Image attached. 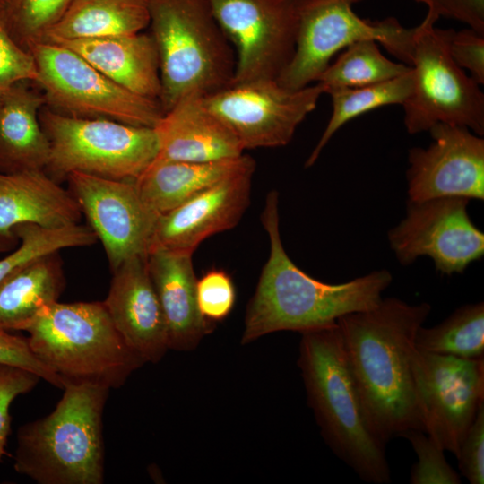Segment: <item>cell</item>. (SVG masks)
I'll return each instance as SVG.
<instances>
[{"label":"cell","instance_id":"6da1fadb","mask_svg":"<svg viewBox=\"0 0 484 484\" xmlns=\"http://www.w3.org/2000/svg\"><path fill=\"white\" fill-rule=\"evenodd\" d=\"M430 312L427 302L411 305L386 298L371 309L337 320L367 419L386 445L409 429L423 431L410 352L418 329Z\"/></svg>","mask_w":484,"mask_h":484},{"label":"cell","instance_id":"7a4b0ae2","mask_svg":"<svg viewBox=\"0 0 484 484\" xmlns=\"http://www.w3.org/2000/svg\"><path fill=\"white\" fill-rule=\"evenodd\" d=\"M261 220L270 253L246 309L243 344L274 332L302 333L322 328L344 315L371 309L382 300V293L393 281L388 270L332 284L311 277L291 261L281 238L275 190L266 196Z\"/></svg>","mask_w":484,"mask_h":484},{"label":"cell","instance_id":"3957f363","mask_svg":"<svg viewBox=\"0 0 484 484\" xmlns=\"http://www.w3.org/2000/svg\"><path fill=\"white\" fill-rule=\"evenodd\" d=\"M301 334L298 364L324 441L362 480L389 483L386 444L367 419L337 322Z\"/></svg>","mask_w":484,"mask_h":484},{"label":"cell","instance_id":"277c9868","mask_svg":"<svg viewBox=\"0 0 484 484\" xmlns=\"http://www.w3.org/2000/svg\"><path fill=\"white\" fill-rule=\"evenodd\" d=\"M109 389L67 385L55 410L22 425L13 468L39 484H102L103 413Z\"/></svg>","mask_w":484,"mask_h":484},{"label":"cell","instance_id":"5b68a950","mask_svg":"<svg viewBox=\"0 0 484 484\" xmlns=\"http://www.w3.org/2000/svg\"><path fill=\"white\" fill-rule=\"evenodd\" d=\"M34 355L67 385L117 389L144 362L116 328L103 303L46 307L27 329Z\"/></svg>","mask_w":484,"mask_h":484},{"label":"cell","instance_id":"8992f818","mask_svg":"<svg viewBox=\"0 0 484 484\" xmlns=\"http://www.w3.org/2000/svg\"><path fill=\"white\" fill-rule=\"evenodd\" d=\"M149 11L163 113L183 98L204 97L232 83L235 53L209 0H149Z\"/></svg>","mask_w":484,"mask_h":484},{"label":"cell","instance_id":"52a82bcc","mask_svg":"<svg viewBox=\"0 0 484 484\" xmlns=\"http://www.w3.org/2000/svg\"><path fill=\"white\" fill-rule=\"evenodd\" d=\"M39 121L50 144L45 170L57 182L73 172L134 181L158 155L152 127L74 117L48 108L40 110Z\"/></svg>","mask_w":484,"mask_h":484},{"label":"cell","instance_id":"ba28073f","mask_svg":"<svg viewBox=\"0 0 484 484\" xmlns=\"http://www.w3.org/2000/svg\"><path fill=\"white\" fill-rule=\"evenodd\" d=\"M363 0H299L293 56L277 82L291 90L316 82L340 50L364 39L380 43L402 63L411 65L414 28L396 18L371 21L353 5Z\"/></svg>","mask_w":484,"mask_h":484},{"label":"cell","instance_id":"9c48e42d","mask_svg":"<svg viewBox=\"0 0 484 484\" xmlns=\"http://www.w3.org/2000/svg\"><path fill=\"white\" fill-rule=\"evenodd\" d=\"M450 29L422 22L414 28L412 91L404 102V125L411 134L437 124L467 127L484 134V94L456 65L448 50Z\"/></svg>","mask_w":484,"mask_h":484},{"label":"cell","instance_id":"30bf717a","mask_svg":"<svg viewBox=\"0 0 484 484\" xmlns=\"http://www.w3.org/2000/svg\"><path fill=\"white\" fill-rule=\"evenodd\" d=\"M28 50L38 69L35 82L53 111L152 128L163 115L159 100L125 90L64 45L40 41Z\"/></svg>","mask_w":484,"mask_h":484},{"label":"cell","instance_id":"8fae6325","mask_svg":"<svg viewBox=\"0 0 484 484\" xmlns=\"http://www.w3.org/2000/svg\"><path fill=\"white\" fill-rule=\"evenodd\" d=\"M410 366L423 432L456 456L484 402V358L436 354L413 345Z\"/></svg>","mask_w":484,"mask_h":484},{"label":"cell","instance_id":"7c38bea8","mask_svg":"<svg viewBox=\"0 0 484 484\" xmlns=\"http://www.w3.org/2000/svg\"><path fill=\"white\" fill-rule=\"evenodd\" d=\"M232 46V83L277 80L296 46L299 0H209Z\"/></svg>","mask_w":484,"mask_h":484},{"label":"cell","instance_id":"4fadbf2b","mask_svg":"<svg viewBox=\"0 0 484 484\" xmlns=\"http://www.w3.org/2000/svg\"><path fill=\"white\" fill-rule=\"evenodd\" d=\"M322 94L318 82L291 90L277 80H257L231 83L203 101L246 150L287 145Z\"/></svg>","mask_w":484,"mask_h":484},{"label":"cell","instance_id":"5bb4252c","mask_svg":"<svg viewBox=\"0 0 484 484\" xmlns=\"http://www.w3.org/2000/svg\"><path fill=\"white\" fill-rule=\"evenodd\" d=\"M470 199L445 196L407 201L406 215L389 229L391 249L402 265L430 257L443 274L462 273L484 255V234L468 214Z\"/></svg>","mask_w":484,"mask_h":484},{"label":"cell","instance_id":"9a60e30c","mask_svg":"<svg viewBox=\"0 0 484 484\" xmlns=\"http://www.w3.org/2000/svg\"><path fill=\"white\" fill-rule=\"evenodd\" d=\"M67 178L111 270L131 257L148 255L159 214L143 201L134 180L82 172H73Z\"/></svg>","mask_w":484,"mask_h":484},{"label":"cell","instance_id":"2e32d148","mask_svg":"<svg viewBox=\"0 0 484 484\" xmlns=\"http://www.w3.org/2000/svg\"><path fill=\"white\" fill-rule=\"evenodd\" d=\"M432 142L408 151V200L445 196L484 200V139L459 125L432 126Z\"/></svg>","mask_w":484,"mask_h":484},{"label":"cell","instance_id":"e0dca14e","mask_svg":"<svg viewBox=\"0 0 484 484\" xmlns=\"http://www.w3.org/2000/svg\"><path fill=\"white\" fill-rule=\"evenodd\" d=\"M255 169L229 176L160 214L149 252L155 248L194 252L205 238L235 227L249 205Z\"/></svg>","mask_w":484,"mask_h":484},{"label":"cell","instance_id":"ac0fdd59","mask_svg":"<svg viewBox=\"0 0 484 484\" xmlns=\"http://www.w3.org/2000/svg\"><path fill=\"white\" fill-rule=\"evenodd\" d=\"M103 301L116 328L145 362H158L169 349L166 319L151 280L146 256H134L112 270Z\"/></svg>","mask_w":484,"mask_h":484},{"label":"cell","instance_id":"d6986e66","mask_svg":"<svg viewBox=\"0 0 484 484\" xmlns=\"http://www.w3.org/2000/svg\"><path fill=\"white\" fill-rule=\"evenodd\" d=\"M82 214L73 194L45 169L0 172V252L18 241L13 229L20 224L61 229L79 224Z\"/></svg>","mask_w":484,"mask_h":484},{"label":"cell","instance_id":"ffe728a7","mask_svg":"<svg viewBox=\"0 0 484 484\" xmlns=\"http://www.w3.org/2000/svg\"><path fill=\"white\" fill-rule=\"evenodd\" d=\"M153 129L158 141L157 159L209 162L244 154L238 139L209 109L202 96L178 100L163 113Z\"/></svg>","mask_w":484,"mask_h":484},{"label":"cell","instance_id":"44dd1931","mask_svg":"<svg viewBox=\"0 0 484 484\" xmlns=\"http://www.w3.org/2000/svg\"><path fill=\"white\" fill-rule=\"evenodd\" d=\"M193 253L155 248L147 255L149 274L167 323L169 349L191 350L212 330L198 308Z\"/></svg>","mask_w":484,"mask_h":484},{"label":"cell","instance_id":"7402d4cb","mask_svg":"<svg viewBox=\"0 0 484 484\" xmlns=\"http://www.w3.org/2000/svg\"><path fill=\"white\" fill-rule=\"evenodd\" d=\"M64 45L125 90L159 100L160 59L155 42L143 31L57 42Z\"/></svg>","mask_w":484,"mask_h":484},{"label":"cell","instance_id":"603a6c76","mask_svg":"<svg viewBox=\"0 0 484 484\" xmlns=\"http://www.w3.org/2000/svg\"><path fill=\"white\" fill-rule=\"evenodd\" d=\"M28 82L14 84L0 95V172L45 169L50 144L39 121L42 94Z\"/></svg>","mask_w":484,"mask_h":484},{"label":"cell","instance_id":"cb8c5ba5","mask_svg":"<svg viewBox=\"0 0 484 484\" xmlns=\"http://www.w3.org/2000/svg\"><path fill=\"white\" fill-rule=\"evenodd\" d=\"M255 168L248 155L224 160L188 162L155 159L134 180L147 205L156 213L169 212L236 173Z\"/></svg>","mask_w":484,"mask_h":484},{"label":"cell","instance_id":"d4e9b609","mask_svg":"<svg viewBox=\"0 0 484 484\" xmlns=\"http://www.w3.org/2000/svg\"><path fill=\"white\" fill-rule=\"evenodd\" d=\"M65 287L58 252L40 256L0 282V329L27 331Z\"/></svg>","mask_w":484,"mask_h":484},{"label":"cell","instance_id":"484cf974","mask_svg":"<svg viewBox=\"0 0 484 484\" xmlns=\"http://www.w3.org/2000/svg\"><path fill=\"white\" fill-rule=\"evenodd\" d=\"M149 23V0H72L43 41L136 33Z\"/></svg>","mask_w":484,"mask_h":484},{"label":"cell","instance_id":"4316f807","mask_svg":"<svg viewBox=\"0 0 484 484\" xmlns=\"http://www.w3.org/2000/svg\"><path fill=\"white\" fill-rule=\"evenodd\" d=\"M411 70L401 76L375 84L354 88H332L325 91L332 99L330 119L306 160L305 167L315 163L333 134L350 120L375 108L388 105H403L412 91Z\"/></svg>","mask_w":484,"mask_h":484},{"label":"cell","instance_id":"83f0119b","mask_svg":"<svg viewBox=\"0 0 484 484\" xmlns=\"http://www.w3.org/2000/svg\"><path fill=\"white\" fill-rule=\"evenodd\" d=\"M414 345L436 354L471 359L484 358V303L462 306L433 327L421 325Z\"/></svg>","mask_w":484,"mask_h":484},{"label":"cell","instance_id":"f1b7e54d","mask_svg":"<svg viewBox=\"0 0 484 484\" xmlns=\"http://www.w3.org/2000/svg\"><path fill=\"white\" fill-rule=\"evenodd\" d=\"M410 65L393 62L380 51L376 41L364 39L343 49L319 76L324 93L332 88H354L385 82L403 75Z\"/></svg>","mask_w":484,"mask_h":484},{"label":"cell","instance_id":"f546056e","mask_svg":"<svg viewBox=\"0 0 484 484\" xmlns=\"http://www.w3.org/2000/svg\"><path fill=\"white\" fill-rule=\"evenodd\" d=\"M13 232L19 246L0 259V282L40 256L64 248L91 246L98 241L96 234L89 226L80 224L61 229H47L24 223L16 226Z\"/></svg>","mask_w":484,"mask_h":484},{"label":"cell","instance_id":"4dcf8cb0","mask_svg":"<svg viewBox=\"0 0 484 484\" xmlns=\"http://www.w3.org/2000/svg\"><path fill=\"white\" fill-rule=\"evenodd\" d=\"M72 0H9L3 10L6 26L16 42L28 50L43 41L62 18Z\"/></svg>","mask_w":484,"mask_h":484},{"label":"cell","instance_id":"1f68e13d","mask_svg":"<svg viewBox=\"0 0 484 484\" xmlns=\"http://www.w3.org/2000/svg\"><path fill=\"white\" fill-rule=\"evenodd\" d=\"M410 441L418 462L412 465L411 484H460V475L447 462L445 450L426 433L409 429L400 436Z\"/></svg>","mask_w":484,"mask_h":484},{"label":"cell","instance_id":"d6a6232c","mask_svg":"<svg viewBox=\"0 0 484 484\" xmlns=\"http://www.w3.org/2000/svg\"><path fill=\"white\" fill-rule=\"evenodd\" d=\"M197 305L209 323L226 318L236 302V290L230 276L222 270L206 272L196 283Z\"/></svg>","mask_w":484,"mask_h":484},{"label":"cell","instance_id":"836d02e7","mask_svg":"<svg viewBox=\"0 0 484 484\" xmlns=\"http://www.w3.org/2000/svg\"><path fill=\"white\" fill-rule=\"evenodd\" d=\"M37 79L33 56L12 37L0 11V95L18 82H35Z\"/></svg>","mask_w":484,"mask_h":484},{"label":"cell","instance_id":"e575fe53","mask_svg":"<svg viewBox=\"0 0 484 484\" xmlns=\"http://www.w3.org/2000/svg\"><path fill=\"white\" fill-rule=\"evenodd\" d=\"M39 380V376L27 369L0 363V462L7 454L12 422L10 406L16 397L30 392Z\"/></svg>","mask_w":484,"mask_h":484},{"label":"cell","instance_id":"d590c367","mask_svg":"<svg viewBox=\"0 0 484 484\" xmlns=\"http://www.w3.org/2000/svg\"><path fill=\"white\" fill-rule=\"evenodd\" d=\"M449 53L463 70L478 83H484V34L471 28L461 30L450 29Z\"/></svg>","mask_w":484,"mask_h":484},{"label":"cell","instance_id":"8d00e7d4","mask_svg":"<svg viewBox=\"0 0 484 484\" xmlns=\"http://www.w3.org/2000/svg\"><path fill=\"white\" fill-rule=\"evenodd\" d=\"M458 467L471 484L484 482V402L469 428L460 446Z\"/></svg>","mask_w":484,"mask_h":484},{"label":"cell","instance_id":"74e56055","mask_svg":"<svg viewBox=\"0 0 484 484\" xmlns=\"http://www.w3.org/2000/svg\"><path fill=\"white\" fill-rule=\"evenodd\" d=\"M0 363L27 369L56 387L64 389L62 380L31 351L27 338L0 329Z\"/></svg>","mask_w":484,"mask_h":484},{"label":"cell","instance_id":"f35d334b","mask_svg":"<svg viewBox=\"0 0 484 484\" xmlns=\"http://www.w3.org/2000/svg\"><path fill=\"white\" fill-rule=\"evenodd\" d=\"M424 4L428 12L424 22L436 23L441 18L463 22L484 34V0H413Z\"/></svg>","mask_w":484,"mask_h":484},{"label":"cell","instance_id":"ab89813d","mask_svg":"<svg viewBox=\"0 0 484 484\" xmlns=\"http://www.w3.org/2000/svg\"><path fill=\"white\" fill-rule=\"evenodd\" d=\"M9 0H0V11H3L7 5Z\"/></svg>","mask_w":484,"mask_h":484}]
</instances>
